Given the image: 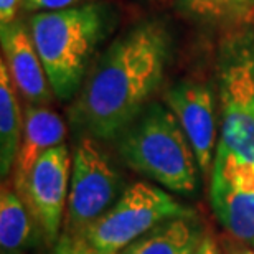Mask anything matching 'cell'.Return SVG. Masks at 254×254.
I'll return each mask as SVG.
<instances>
[{
  "instance_id": "cell-16",
  "label": "cell",
  "mask_w": 254,
  "mask_h": 254,
  "mask_svg": "<svg viewBox=\"0 0 254 254\" xmlns=\"http://www.w3.org/2000/svg\"><path fill=\"white\" fill-rule=\"evenodd\" d=\"M53 254H98V253L84 240H81V238L62 233L57 245L53 246Z\"/></svg>"
},
{
  "instance_id": "cell-9",
  "label": "cell",
  "mask_w": 254,
  "mask_h": 254,
  "mask_svg": "<svg viewBox=\"0 0 254 254\" xmlns=\"http://www.w3.org/2000/svg\"><path fill=\"white\" fill-rule=\"evenodd\" d=\"M210 200L226 235L254 246V170L213 172Z\"/></svg>"
},
{
  "instance_id": "cell-3",
  "label": "cell",
  "mask_w": 254,
  "mask_h": 254,
  "mask_svg": "<svg viewBox=\"0 0 254 254\" xmlns=\"http://www.w3.org/2000/svg\"><path fill=\"white\" fill-rule=\"evenodd\" d=\"M119 155L132 170L177 195L198 187V167L184 129L169 106L149 103L118 135Z\"/></svg>"
},
{
  "instance_id": "cell-11",
  "label": "cell",
  "mask_w": 254,
  "mask_h": 254,
  "mask_svg": "<svg viewBox=\"0 0 254 254\" xmlns=\"http://www.w3.org/2000/svg\"><path fill=\"white\" fill-rule=\"evenodd\" d=\"M66 137L64 121L48 109L47 106L28 104L25 109L22 142L18 147L17 160H15L12 182L15 190H18L27 179L28 172L32 170L40 157L53 147L63 144Z\"/></svg>"
},
{
  "instance_id": "cell-2",
  "label": "cell",
  "mask_w": 254,
  "mask_h": 254,
  "mask_svg": "<svg viewBox=\"0 0 254 254\" xmlns=\"http://www.w3.org/2000/svg\"><path fill=\"white\" fill-rule=\"evenodd\" d=\"M109 17L106 5L86 3L30 18L32 42L57 98L68 101L79 93L89 60L108 33Z\"/></svg>"
},
{
  "instance_id": "cell-17",
  "label": "cell",
  "mask_w": 254,
  "mask_h": 254,
  "mask_svg": "<svg viewBox=\"0 0 254 254\" xmlns=\"http://www.w3.org/2000/svg\"><path fill=\"white\" fill-rule=\"evenodd\" d=\"M81 0H23V8L28 12H55L76 7Z\"/></svg>"
},
{
  "instance_id": "cell-4",
  "label": "cell",
  "mask_w": 254,
  "mask_h": 254,
  "mask_svg": "<svg viewBox=\"0 0 254 254\" xmlns=\"http://www.w3.org/2000/svg\"><path fill=\"white\" fill-rule=\"evenodd\" d=\"M218 93L220 139L213 172L254 170V32L236 35L223 47Z\"/></svg>"
},
{
  "instance_id": "cell-12",
  "label": "cell",
  "mask_w": 254,
  "mask_h": 254,
  "mask_svg": "<svg viewBox=\"0 0 254 254\" xmlns=\"http://www.w3.org/2000/svg\"><path fill=\"white\" fill-rule=\"evenodd\" d=\"M206 228L196 213L167 220L140 236L119 254H191Z\"/></svg>"
},
{
  "instance_id": "cell-7",
  "label": "cell",
  "mask_w": 254,
  "mask_h": 254,
  "mask_svg": "<svg viewBox=\"0 0 254 254\" xmlns=\"http://www.w3.org/2000/svg\"><path fill=\"white\" fill-rule=\"evenodd\" d=\"M73 159L64 144L40 157L17 190L43 233L45 245L55 246L62 236Z\"/></svg>"
},
{
  "instance_id": "cell-6",
  "label": "cell",
  "mask_w": 254,
  "mask_h": 254,
  "mask_svg": "<svg viewBox=\"0 0 254 254\" xmlns=\"http://www.w3.org/2000/svg\"><path fill=\"white\" fill-rule=\"evenodd\" d=\"M127 189L119 169L98 140L83 135L74 147L63 233L79 238Z\"/></svg>"
},
{
  "instance_id": "cell-14",
  "label": "cell",
  "mask_w": 254,
  "mask_h": 254,
  "mask_svg": "<svg viewBox=\"0 0 254 254\" xmlns=\"http://www.w3.org/2000/svg\"><path fill=\"white\" fill-rule=\"evenodd\" d=\"M12 78L5 62L0 63V177L5 182L13 174L22 142L23 119Z\"/></svg>"
},
{
  "instance_id": "cell-18",
  "label": "cell",
  "mask_w": 254,
  "mask_h": 254,
  "mask_svg": "<svg viewBox=\"0 0 254 254\" xmlns=\"http://www.w3.org/2000/svg\"><path fill=\"white\" fill-rule=\"evenodd\" d=\"M220 246L223 254H254V246L245 245V243L235 240L226 233H223L220 236Z\"/></svg>"
},
{
  "instance_id": "cell-21",
  "label": "cell",
  "mask_w": 254,
  "mask_h": 254,
  "mask_svg": "<svg viewBox=\"0 0 254 254\" xmlns=\"http://www.w3.org/2000/svg\"><path fill=\"white\" fill-rule=\"evenodd\" d=\"M17 254H28V253H17Z\"/></svg>"
},
{
  "instance_id": "cell-10",
  "label": "cell",
  "mask_w": 254,
  "mask_h": 254,
  "mask_svg": "<svg viewBox=\"0 0 254 254\" xmlns=\"http://www.w3.org/2000/svg\"><path fill=\"white\" fill-rule=\"evenodd\" d=\"M2 50L10 78L18 93L28 101V104H48L53 89L32 42V35L23 25L13 22L2 28Z\"/></svg>"
},
{
  "instance_id": "cell-13",
  "label": "cell",
  "mask_w": 254,
  "mask_h": 254,
  "mask_svg": "<svg viewBox=\"0 0 254 254\" xmlns=\"http://www.w3.org/2000/svg\"><path fill=\"white\" fill-rule=\"evenodd\" d=\"M45 243L43 233L27 203L13 189L3 184L0 191V248L2 254L27 253Z\"/></svg>"
},
{
  "instance_id": "cell-8",
  "label": "cell",
  "mask_w": 254,
  "mask_h": 254,
  "mask_svg": "<svg viewBox=\"0 0 254 254\" xmlns=\"http://www.w3.org/2000/svg\"><path fill=\"white\" fill-rule=\"evenodd\" d=\"M165 104L179 119L195 152L201 177L210 179L220 139V119L213 88L205 81L182 79L167 89Z\"/></svg>"
},
{
  "instance_id": "cell-19",
  "label": "cell",
  "mask_w": 254,
  "mask_h": 254,
  "mask_svg": "<svg viewBox=\"0 0 254 254\" xmlns=\"http://www.w3.org/2000/svg\"><path fill=\"white\" fill-rule=\"evenodd\" d=\"M20 3H23V0H0V25L2 28L15 22Z\"/></svg>"
},
{
  "instance_id": "cell-20",
  "label": "cell",
  "mask_w": 254,
  "mask_h": 254,
  "mask_svg": "<svg viewBox=\"0 0 254 254\" xmlns=\"http://www.w3.org/2000/svg\"><path fill=\"white\" fill-rule=\"evenodd\" d=\"M191 254H223V250L220 246V240H216L213 233L206 231L205 236L201 238L200 245L195 248V251Z\"/></svg>"
},
{
  "instance_id": "cell-22",
  "label": "cell",
  "mask_w": 254,
  "mask_h": 254,
  "mask_svg": "<svg viewBox=\"0 0 254 254\" xmlns=\"http://www.w3.org/2000/svg\"><path fill=\"white\" fill-rule=\"evenodd\" d=\"M251 5H254V0H251Z\"/></svg>"
},
{
  "instance_id": "cell-15",
  "label": "cell",
  "mask_w": 254,
  "mask_h": 254,
  "mask_svg": "<svg viewBox=\"0 0 254 254\" xmlns=\"http://www.w3.org/2000/svg\"><path fill=\"white\" fill-rule=\"evenodd\" d=\"M179 5L193 18L221 22L246 13L251 7V0H179Z\"/></svg>"
},
{
  "instance_id": "cell-1",
  "label": "cell",
  "mask_w": 254,
  "mask_h": 254,
  "mask_svg": "<svg viewBox=\"0 0 254 254\" xmlns=\"http://www.w3.org/2000/svg\"><path fill=\"white\" fill-rule=\"evenodd\" d=\"M170 37L157 22L135 25L94 64L71 109V123L96 140L118 139L162 83Z\"/></svg>"
},
{
  "instance_id": "cell-5",
  "label": "cell",
  "mask_w": 254,
  "mask_h": 254,
  "mask_svg": "<svg viewBox=\"0 0 254 254\" xmlns=\"http://www.w3.org/2000/svg\"><path fill=\"white\" fill-rule=\"evenodd\" d=\"M193 213L169 190L139 180L127 187L119 200L79 238L98 254H119L160 223Z\"/></svg>"
}]
</instances>
